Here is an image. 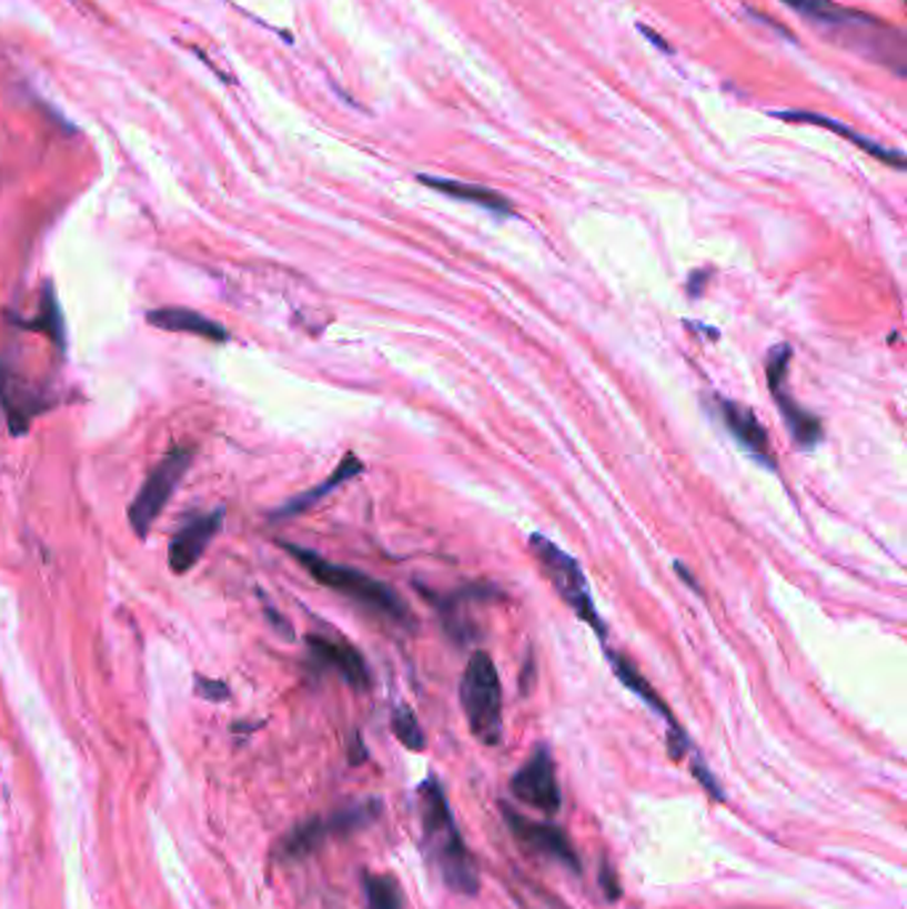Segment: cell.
<instances>
[{
  "label": "cell",
  "instance_id": "6da1fadb",
  "mask_svg": "<svg viewBox=\"0 0 907 909\" xmlns=\"http://www.w3.org/2000/svg\"><path fill=\"white\" fill-rule=\"evenodd\" d=\"M421 806V825H423V846H426L429 859L434 861L436 872L445 880V886L455 893L474 897L480 888V875H476L474 859L468 854L466 840L455 827L453 811L445 798V790L436 779H426L419 790Z\"/></svg>",
  "mask_w": 907,
  "mask_h": 909
},
{
  "label": "cell",
  "instance_id": "7a4b0ae2",
  "mask_svg": "<svg viewBox=\"0 0 907 909\" xmlns=\"http://www.w3.org/2000/svg\"><path fill=\"white\" fill-rule=\"evenodd\" d=\"M793 11L809 19L819 27H828L836 36H849V46L859 53L881 59L884 64H891L897 75H905V38L899 36L895 27L884 24L881 19L870 17V13H859L844 6L833 3V0H783Z\"/></svg>",
  "mask_w": 907,
  "mask_h": 909
},
{
  "label": "cell",
  "instance_id": "3957f363",
  "mask_svg": "<svg viewBox=\"0 0 907 909\" xmlns=\"http://www.w3.org/2000/svg\"><path fill=\"white\" fill-rule=\"evenodd\" d=\"M282 548H285L288 554H291L295 562H299L301 567H304L320 585L335 590V594L349 598V602L360 604L362 609L373 612V615H379V617L392 619V623L396 625L413 623L405 602H402L400 594L389 588L386 583L375 580V577L365 575V572H360V569L341 567V564L327 562V558H322L320 554H314V551H309V548H301V545L282 543Z\"/></svg>",
  "mask_w": 907,
  "mask_h": 909
},
{
  "label": "cell",
  "instance_id": "277c9868",
  "mask_svg": "<svg viewBox=\"0 0 907 909\" xmlns=\"http://www.w3.org/2000/svg\"><path fill=\"white\" fill-rule=\"evenodd\" d=\"M461 707L468 729L482 745H498L503 739V689L498 670L487 652L476 649L468 657L458 686Z\"/></svg>",
  "mask_w": 907,
  "mask_h": 909
},
{
  "label": "cell",
  "instance_id": "5b68a950",
  "mask_svg": "<svg viewBox=\"0 0 907 909\" xmlns=\"http://www.w3.org/2000/svg\"><path fill=\"white\" fill-rule=\"evenodd\" d=\"M530 551L535 554L537 564H541V572L548 577L551 585H554V590L560 594L562 602L567 604L570 609H573L575 615L583 619V623H588L591 628L596 630V636L599 638L607 636L599 612H596V606H594V596H591L588 580H586V575H583L577 558L570 556L567 551H562L560 545H556L554 541H548V537L537 535V532L530 537Z\"/></svg>",
  "mask_w": 907,
  "mask_h": 909
},
{
  "label": "cell",
  "instance_id": "8992f818",
  "mask_svg": "<svg viewBox=\"0 0 907 909\" xmlns=\"http://www.w3.org/2000/svg\"><path fill=\"white\" fill-rule=\"evenodd\" d=\"M192 447H173L150 471V476L141 484L137 501L129 505V524L139 537H147V532L152 529V524L163 514L171 495L177 493L181 479H184L187 468L192 466Z\"/></svg>",
  "mask_w": 907,
  "mask_h": 909
},
{
  "label": "cell",
  "instance_id": "52a82bcc",
  "mask_svg": "<svg viewBox=\"0 0 907 909\" xmlns=\"http://www.w3.org/2000/svg\"><path fill=\"white\" fill-rule=\"evenodd\" d=\"M381 814L379 800H367V804H357L341 808V811L331 814V817H318L309 819L304 825L293 827L291 832L282 838L280 844V859L285 861H299L309 857L312 851L325 844L327 838H335V835H349L354 830H362Z\"/></svg>",
  "mask_w": 907,
  "mask_h": 909
},
{
  "label": "cell",
  "instance_id": "ba28073f",
  "mask_svg": "<svg viewBox=\"0 0 907 909\" xmlns=\"http://www.w3.org/2000/svg\"><path fill=\"white\" fill-rule=\"evenodd\" d=\"M788 365H790V346H775L769 352L767 360V378L772 396H775L779 413L785 417V426H788L793 442L802 450H815L819 442H823V421L817 415H812L809 410L802 407L793 396L788 394Z\"/></svg>",
  "mask_w": 907,
  "mask_h": 909
},
{
  "label": "cell",
  "instance_id": "9c48e42d",
  "mask_svg": "<svg viewBox=\"0 0 907 909\" xmlns=\"http://www.w3.org/2000/svg\"><path fill=\"white\" fill-rule=\"evenodd\" d=\"M512 792L516 800H522L524 806H533L537 811L556 814L562 806V790L560 782H556V769H554V758H551V750L546 745H541L533 753V758L522 766L520 771L514 774L512 779Z\"/></svg>",
  "mask_w": 907,
  "mask_h": 909
},
{
  "label": "cell",
  "instance_id": "30bf717a",
  "mask_svg": "<svg viewBox=\"0 0 907 909\" xmlns=\"http://www.w3.org/2000/svg\"><path fill=\"white\" fill-rule=\"evenodd\" d=\"M503 817H506L508 830L516 835V840H522L524 846L543 854V857L562 861L570 872H581V857H577L567 832L551 825V821H535L524 817V814H516L512 806H503Z\"/></svg>",
  "mask_w": 907,
  "mask_h": 909
},
{
  "label": "cell",
  "instance_id": "8fae6325",
  "mask_svg": "<svg viewBox=\"0 0 907 909\" xmlns=\"http://www.w3.org/2000/svg\"><path fill=\"white\" fill-rule=\"evenodd\" d=\"M221 527H224V508L187 516V522L173 532L171 545H168V567H171V572L187 575L203 558L208 545L219 535Z\"/></svg>",
  "mask_w": 907,
  "mask_h": 909
},
{
  "label": "cell",
  "instance_id": "7c38bea8",
  "mask_svg": "<svg viewBox=\"0 0 907 909\" xmlns=\"http://www.w3.org/2000/svg\"><path fill=\"white\" fill-rule=\"evenodd\" d=\"M718 415H722L724 428L735 436V442L748 453L750 457H756L762 466H767L769 471L777 468L775 455H772V444L767 428L758 423V417L754 415V410H748L740 402L732 400H718Z\"/></svg>",
  "mask_w": 907,
  "mask_h": 909
},
{
  "label": "cell",
  "instance_id": "4fadbf2b",
  "mask_svg": "<svg viewBox=\"0 0 907 909\" xmlns=\"http://www.w3.org/2000/svg\"><path fill=\"white\" fill-rule=\"evenodd\" d=\"M306 646L314 665H320L325 670H335L354 689H367L371 686V670H367L365 657L352 644L333 642V638L325 636H309Z\"/></svg>",
  "mask_w": 907,
  "mask_h": 909
},
{
  "label": "cell",
  "instance_id": "5bb4252c",
  "mask_svg": "<svg viewBox=\"0 0 907 909\" xmlns=\"http://www.w3.org/2000/svg\"><path fill=\"white\" fill-rule=\"evenodd\" d=\"M772 118L777 120H785V123H806V125H819L825 128V131H833L836 137H844L849 139L851 144H857L859 150L868 152L870 158L881 160V163L897 168V171H903L905 168V154L897 152V150H889V147H881L876 144V141H870L868 137H859L857 131H851L846 123H838V120L828 118V114H817V112H804V110H779V112H772Z\"/></svg>",
  "mask_w": 907,
  "mask_h": 909
},
{
  "label": "cell",
  "instance_id": "9a60e30c",
  "mask_svg": "<svg viewBox=\"0 0 907 909\" xmlns=\"http://www.w3.org/2000/svg\"><path fill=\"white\" fill-rule=\"evenodd\" d=\"M147 322H150L152 327L165 330V333L198 335V339H205L213 343L230 341V330L221 325V322L208 320L205 314L194 312V309H181V306L154 309V312L147 314Z\"/></svg>",
  "mask_w": 907,
  "mask_h": 909
},
{
  "label": "cell",
  "instance_id": "2e32d148",
  "mask_svg": "<svg viewBox=\"0 0 907 909\" xmlns=\"http://www.w3.org/2000/svg\"><path fill=\"white\" fill-rule=\"evenodd\" d=\"M419 181L421 184H426L429 190L447 194V198L461 200V202H472V205L485 208V211L490 213H498V215L514 213L512 200L503 198V194H498L495 190H490V186L466 184V181H455V179H436V176H426V173H421Z\"/></svg>",
  "mask_w": 907,
  "mask_h": 909
},
{
  "label": "cell",
  "instance_id": "e0dca14e",
  "mask_svg": "<svg viewBox=\"0 0 907 909\" xmlns=\"http://www.w3.org/2000/svg\"><path fill=\"white\" fill-rule=\"evenodd\" d=\"M362 468H365V466H362V461L357 455H354V453L344 455V461L339 463V468H335L325 482L318 484L314 489H309V493H301V495H295L293 501H288L285 505H282V508L274 511V518H291L295 514H304V511L312 508V505H318L322 497L331 495L333 489H339L341 484L352 482L354 476H360Z\"/></svg>",
  "mask_w": 907,
  "mask_h": 909
},
{
  "label": "cell",
  "instance_id": "ac0fdd59",
  "mask_svg": "<svg viewBox=\"0 0 907 909\" xmlns=\"http://www.w3.org/2000/svg\"><path fill=\"white\" fill-rule=\"evenodd\" d=\"M0 404H3L6 415H9V426L13 434L27 431L30 417L38 415V410L43 407V402H38L36 394L27 392L19 381L9 378L3 370H0Z\"/></svg>",
  "mask_w": 907,
  "mask_h": 909
},
{
  "label": "cell",
  "instance_id": "d6986e66",
  "mask_svg": "<svg viewBox=\"0 0 907 909\" xmlns=\"http://www.w3.org/2000/svg\"><path fill=\"white\" fill-rule=\"evenodd\" d=\"M17 325L22 330H36V333H43L46 339H51L57 343L59 352L67 349V327H64V314L59 309L57 293H53L51 285L43 287V301H40L38 316L32 320H17Z\"/></svg>",
  "mask_w": 907,
  "mask_h": 909
},
{
  "label": "cell",
  "instance_id": "ffe728a7",
  "mask_svg": "<svg viewBox=\"0 0 907 909\" xmlns=\"http://www.w3.org/2000/svg\"><path fill=\"white\" fill-rule=\"evenodd\" d=\"M607 659H609V663H613V670H615V676L621 678V684L626 686V689L634 691L636 697L644 699V703H647V705L652 707V710L661 713V716L671 724V729H676V718L671 716V710H668V707H665L663 699L657 697V691L652 689V686L647 684V678H644L642 673L636 670L634 665L628 663V659H623L621 655H615V652H607Z\"/></svg>",
  "mask_w": 907,
  "mask_h": 909
},
{
  "label": "cell",
  "instance_id": "44dd1931",
  "mask_svg": "<svg viewBox=\"0 0 907 909\" xmlns=\"http://www.w3.org/2000/svg\"><path fill=\"white\" fill-rule=\"evenodd\" d=\"M365 899L367 909H402L400 883L389 875H367Z\"/></svg>",
  "mask_w": 907,
  "mask_h": 909
},
{
  "label": "cell",
  "instance_id": "7402d4cb",
  "mask_svg": "<svg viewBox=\"0 0 907 909\" xmlns=\"http://www.w3.org/2000/svg\"><path fill=\"white\" fill-rule=\"evenodd\" d=\"M392 731L396 734V739H400V743L407 747V750L419 753V750H423V747H426V737H423V729H421L419 718L413 716V710H410L407 705H400L394 710Z\"/></svg>",
  "mask_w": 907,
  "mask_h": 909
},
{
  "label": "cell",
  "instance_id": "603a6c76",
  "mask_svg": "<svg viewBox=\"0 0 907 909\" xmlns=\"http://www.w3.org/2000/svg\"><path fill=\"white\" fill-rule=\"evenodd\" d=\"M194 686H198V695L203 699H211V703H224L230 697V686L224 681H211V678L198 676L194 678Z\"/></svg>",
  "mask_w": 907,
  "mask_h": 909
},
{
  "label": "cell",
  "instance_id": "cb8c5ba5",
  "mask_svg": "<svg viewBox=\"0 0 907 909\" xmlns=\"http://www.w3.org/2000/svg\"><path fill=\"white\" fill-rule=\"evenodd\" d=\"M692 774H695V777H697V779H701V782H703V787H705V790H708V792H711V796H714V798H718V800H722V798H724L722 787H718V782H716V779H714V774H711L708 769H705V766L701 764V760H697V764H692Z\"/></svg>",
  "mask_w": 907,
  "mask_h": 909
},
{
  "label": "cell",
  "instance_id": "d4e9b609",
  "mask_svg": "<svg viewBox=\"0 0 907 909\" xmlns=\"http://www.w3.org/2000/svg\"><path fill=\"white\" fill-rule=\"evenodd\" d=\"M599 878H602V888H604V893H607L609 901H615L617 897H621V886H617L613 867L602 865V875H599Z\"/></svg>",
  "mask_w": 907,
  "mask_h": 909
},
{
  "label": "cell",
  "instance_id": "484cf974",
  "mask_svg": "<svg viewBox=\"0 0 907 909\" xmlns=\"http://www.w3.org/2000/svg\"><path fill=\"white\" fill-rule=\"evenodd\" d=\"M266 617L274 623V630L282 633V636H285V638H293V630L288 628V619L282 617V615H278V612H274L272 606H266Z\"/></svg>",
  "mask_w": 907,
  "mask_h": 909
},
{
  "label": "cell",
  "instance_id": "4316f807",
  "mask_svg": "<svg viewBox=\"0 0 907 909\" xmlns=\"http://www.w3.org/2000/svg\"><path fill=\"white\" fill-rule=\"evenodd\" d=\"M674 569H676V572H678V577H682V580H684V583H687V585H689V588H695V590H701V585H697V580H695V577H692V575H689V572H687V569H684V567H682V564H678V562H676V564H674Z\"/></svg>",
  "mask_w": 907,
  "mask_h": 909
}]
</instances>
